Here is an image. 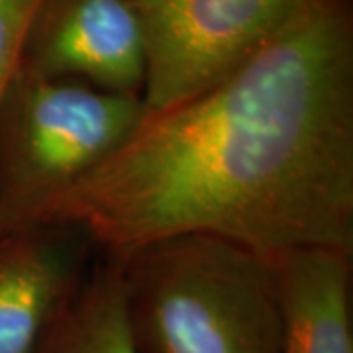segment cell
<instances>
[{
    "instance_id": "obj_1",
    "label": "cell",
    "mask_w": 353,
    "mask_h": 353,
    "mask_svg": "<svg viewBox=\"0 0 353 353\" xmlns=\"http://www.w3.org/2000/svg\"><path fill=\"white\" fill-rule=\"evenodd\" d=\"M43 226L83 232L112 257L210 236L263 257L353 252V30L316 0L234 73L145 114L51 204Z\"/></svg>"
},
{
    "instance_id": "obj_2",
    "label": "cell",
    "mask_w": 353,
    "mask_h": 353,
    "mask_svg": "<svg viewBox=\"0 0 353 353\" xmlns=\"http://www.w3.org/2000/svg\"><path fill=\"white\" fill-rule=\"evenodd\" d=\"M116 259L141 353H281L269 257L220 238L179 236Z\"/></svg>"
},
{
    "instance_id": "obj_3",
    "label": "cell",
    "mask_w": 353,
    "mask_h": 353,
    "mask_svg": "<svg viewBox=\"0 0 353 353\" xmlns=\"http://www.w3.org/2000/svg\"><path fill=\"white\" fill-rule=\"evenodd\" d=\"M143 118L139 97L20 67L0 110V238L41 228L51 204L106 161Z\"/></svg>"
},
{
    "instance_id": "obj_4",
    "label": "cell",
    "mask_w": 353,
    "mask_h": 353,
    "mask_svg": "<svg viewBox=\"0 0 353 353\" xmlns=\"http://www.w3.org/2000/svg\"><path fill=\"white\" fill-rule=\"evenodd\" d=\"M316 0H134L145 46V114L194 99L267 46Z\"/></svg>"
},
{
    "instance_id": "obj_5",
    "label": "cell",
    "mask_w": 353,
    "mask_h": 353,
    "mask_svg": "<svg viewBox=\"0 0 353 353\" xmlns=\"http://www.w3.org/2000/svg\"><path fill=\"white\" fill-rule=\"evenodd\" d=\"M22 69L141 99L148 46L134 0H46L30 30Z\"/></svg>"
},
{
    "instance_id": "obj_6",
    "label": "cell",
    "mask_w": 353,
    "mask_h": 353,
    "mask_svg": "<svg viewBox=\"0 0 353 353\" xmlns=\"http://www.w3.org/2000/svg\"><path fill=\"white\" fill-rule=\"evenodd\" d=\"M77 285V250L63 228H36L0 241V353H36Z\"/></svg>"
},
{
    "instance_id": "obj_7",
    "label": "cell",
    "mask_w": 353,
    "mask_h": 353,
    "mask_svg": "<svg viewBox=\"0 0 353 353\" xmlns=\"http://www.w3.org/2000/svg\"><path fill=\"white\" fill-rule=\"evenodd\" d=\"M271 261L281 353H353L352 253L312 248Z\"/></svg>"
},
{
    "instance_id": "obj_8",
    "label": "cell",
    "mask_w": 353,
    "mask_h": 353,
    "mask_svg": "<svg viewBox=\"0 0 353 353\" xmlns=\"http://www.w3.org/2000/svg\"><path fill=\"white\" fill-rule=\"evenodd\" d=\"M36 353H141L130 326L122 265L116 257L65 299Z\"/></svg>"
},
{
    "instance_id": "obj_9",
    "label": "cell",
    "mask_w": 353,
    "mask_h": 353,
    "mask_svg": "<svg viewBox=\"0 0 353 353\" xmlns=\"http://www.w3.org/2000/svg\"><path fill=\"white\" fill-rule=\"evenodd\" d=\"M46 0H0V110L24 59L34 20Z\"/></svg>"
},
{
    "instance_id": "obj_10",
    "label": "cell",
    "mask_w": 353,
    "mask_h": 353,
    "mask_svg": "<svg viewBox=\"0 0 353 353\" xmlns=\"http://www.w3.org/2000/svg\"><path fill=\"white\" fill-rule=\"evenodd\" d=\"M2 240H4V238H0V241H2Z\"/></svg>"
}]
</instances>
